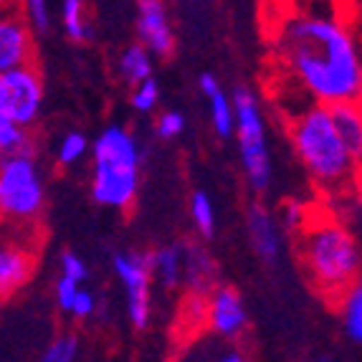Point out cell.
Instances as JSON below:
<instances>
[{"label":"cell","instance_id":"14","mask_svg":"<svg viewBox=\"0 0 362 362\" xmlns=\"http://www.w3.org/2000/svg\"><path fill=\"white\" fill-rule=\"evenodd\" d=\"M216 261L206 248L198 243L182 246V284L187 286V294L208 296L216 289Z\"/></svg>","mask_w":362,"mask_h":362},{"label":"cell","instance_id":"35","mask_svg":"<svg viewBox=\"0 0 362 362\" xmlns=\"http://www.w3.org/2000/svg\"><path fill=\"white\" fill-rule=\"evenodd\" d=\"M357 107L362 109V91H360V97H357Z\"/></svg>","mask_w":362,"mask_h":362},{"label":"cell","instance_id":"11","mask_svg":"<svg viewBox=\"0 0 362 362\" xmlns=\"http://www.w3.org/2000/svg\"><path fill=\"white\" fill-rule=\"evenodd\" d=\"M36 251L25 241L0 238V302L18 294L33 276Z\"/></svg>","mask_w":362,"mask_h":362},{"label":"cell","instance_id":"16","mask_svg":"<svg viewBox=\"0 0 362 362\" xmlns=\"http://www.w3.org/2000/svg\"><path fill=\"white\" fill-rule=\"evenodd\" d=\"M198 84L200 91L211 102V122H213V129L218 132V137L233 134V99L221 89V84H218V78L213 74H203Z\"/></svg>","mask_w":362,"mask_h":362},{"label":"cell","instance_id":"19","mask_svg":"<svg viewBox=\"0 0 362 362\" xmlns=\"http://www.w3.org/2000/svg\"><path fill=\"white\" fill-rule=\"evenodd\" d=\"M152 276H157L168 289L182 284V246H163L152 254Z\"/></svg>","mask_w":362,"mask_h":362},{"label":"cell","instance_id":"13","mask_svg":"<svg viewBox=\"0 0 362 362\" xmlns=\"http://www.w3.org/2000/svg\"><path fill=\"white\" fill-rule=\"evenodd\" d=\"M246 230L256 256L264 264L272 266L281 259V226L276 216L259 200H254L246 211Z\"/></svg>","mask_w":362,"mask_h":362},{"label":"cell","instance_id":"30","mask_svg":"<svg viewBox=\"0 0 362 362\" xmlns=\"http://www.w3.org/2000/svg\"><path fill=\"white\" fill-rule=\"evenodd\" d=\"M97 307H99V299L94 296V291H89L86 286H81L69 314H74V317H78V320H89V317L97 314Z\"/></svg>","mask_w":362,"mask_h":362},{"label":"cell","instance_id":"33","mask_svg":"<svg viewBox=\"0 0 362 362\" xmlns=\"http://www.w3.org/2000/svg\"><path fill=\"white\" fill-rule=\"evenodd\" d=\"M312 362H334L332 357H317V360H312Z\"/></svg>","mask_w":362,"mask_h":362},{"label":"cell","instance_id":"15","mask_svg":"<svg viewBox=\"0 0 362 362\" xmlns=\"http://www.w3.org/2000/svg\"><path fill=\"white\" fill-rule=\"evenodd\" d=\"M329 115H332L344 147L350 152L357 175H362V109L357 107V102L337 104V107H329Z\"/></svg>","mask_w":362,"mask_h":362},{"label":"cell","instance_id":"7","mask_svg":"<svg viewBox=\"0 0 362 362\" xmlns=\"http://www.w3.org/2000/svg\"><path fill=\"white\" fill-rule=\"evenodd\" d=\"M43 107V76L36 66L0 74V112L28 129Z\"/></svg>","mask_w":362,"mask_h":362},{"label":"cell","instance_id":"32","mask_svg":"<svg viewBox=\"0 0 362 362\" xmlns=\"http://www.w3.org/2000/svg\"><path fill=\"white\" fill-rule=\"evenodd\" d=\"M218 362H246L241 352H226L223 357H218Z\"/></svg>","mask_w":362,"mask_h":362},{"label":"cell","instance_id":"2","mask_svg":"<svg viewBox=\"0 0 362 362\" xmlns=\"http://www.w3.org/2000/svg\"><path fill=\"white\" fill-rule=\"evenodd\" d=\"M296 256L312 289L329 304L360 281L362 256L355 235L327 213L309 211L307 226L296 233Z\"/></svg>","mask_w":362,"mask_h":362},{"label":"cell","instance_id":"22","mask_svg":"<svg viewBox=\"0 0 362 362\" xmlns=\"http://www.w3.org/2000/svg\"><path fill=\"white\" fill-rule=\"evenodd\" d=\"M190 216H193V223L198 228V233L203 238H211L216 233V208H213V200L206 190H195L193 198H190Z\"/></svg>","mask_w":362,"mask_h":362},{"label":"cell","instance_id":"23","mask_svg":"<svg viewBox=\"0 0 362 362\" xmlns=\"http://www.w3.org/2000/svg\"><path fill=\"white\" fill-rule=\"evenodd\" d=\"M89 152V139L84 132H69L61 137L59 147H56V163L61 168H71V165L81 163L84 155Z\"/></svg>","mask_w":362,"mask_h":362},{"label":"cell","instance_id":"20","mask_svg":"<svg viewBox=\"0 0 362 362\" xmlns=\"http://www.w3.org/2000/svg\"><path fill=\"white\" fill-rule=\"evenodd\" d=\"M337 309L342 314V327L347 337L362 344V281L347 289V294L337 302Z\"/></svg>","mask_w":362,"mask_h":362},{"label":"cell","instance_id":"34","mask_svg":"<svg viewBox=\"0 0 362 362\" xmlns=\"http://www.w3.org/2000/svg\"><path fill=\"white\" fill-rule=\"evenodd\" d=\"M8 8H11V6H8V3H0V13H3V11H8Z\"/></svg>","mask_w":362,"mask_h":362},{"label":"cell","instance_id":"1","mask_svg":"<svg viewBox=\"0 0 362 362\" xmlns=\"http://www.w3.org/2000/svg\"><path fill=\"white\" fill-rule=\"evenodd\" d=\"M279 74L320 107L357 102L362 91V49L339 16L289 13L272 30Z\"/></svg>","mask_w":362,"mask_h":362},{"label":"cell","instance_id":"10","mask_svg":"<svg viewBox=\"0 0 362 362\" xmlns=\"http://www.w3.org/2000/svg\"><path fill=\"white\" fill-rule=\"evenodd\" d=\"M137 38L152 56H170L175 51V30L168 6L160 0H142L137 6Z\"/></svg>","mask_w":362,"mask_h":362},{"label":"cell","instance_id":"29","mask_svg":"<svg viewBox=\"0 0 362 362\" xmlns=\"http://www.w3.org/2000/svg\"><path fill=\"white\" fill-rule=\"evenodd\" d=\"M155 127H157V134L163 139H173L185 129V117H182L180 112H175V109H170V112H163V115L157 117Z\"/></svg>","mask_w":362,"mask_h":362},{"label":"cell","instance_id":"17","mask_svg":"<svg viewBox=\"0 0 362 362\" xmlns=\"http://www.w3.org/2000/svg\"><path fill=\"white\" fill-rule=\"evenodd\" d=\"M117 74L124 84H132L134 89L137 84L152 78V54L139 43H129L117 59Z\"/></svg>","mask_w":362,"mask_h":362},{"label":"cell","instance_id":"24","mask_svg":"<svg viewBox=\"0 0 362 362\" xmlns=\"http://www.w3.org/2000/svg\"><path fill=\"white\" fill-rule=\"evenodd\" d=\"M21 8V16H23L25 25L30 28L33 36H46L51 30V23H54V13H51V6L46 0H28L25 6Z\"/></svg>","mask_w":362,"mask_h":362},{"label":"cell","instance_id":"8","mask_svg":"<svg viewBox=\"0 0 362 362\" xmlns=\"http://www.w3.org/2000/svg\"><path fill=\"white\" fill-rule=\"evenodd\" d=\"M115 274L127 294V314L132 327L145 329L150 322L152 307V254L139 251H119L115 254Z\"/></svg>","mask_w":362,"mask_h":362},{"label":"cell","instance_id":"26","mask_svg":"<svg viewBox=\"0 0 362 362\" xmlns=\"http://www.w3.org/2000/svg\"><path fill=\"white\" fill-rule=\"evenodd\" d=\"M78 355V339L74 334H61L43 350L38 362H74Z\"/></svg>","mask_w":362,"mask_h":362},{"label":"cell","instance_id":"21","mask_svg":"<svg viewBox=\"0 0 362 362\" xmlns=\"http://www.w3.org/2000/svg\"><path fill=\"white\" fill-rule=\"evenodd\" d=\"M21 152H33L28 129L18 127L16 122H11L0 112V157L21 155Z\"/></svg>","mask_w":362,"mask_h":362},{"label":"cell","instance_id":"12","mask_svg":"<svg viewBox=\"0 0 362 362\" xmlns=\"http://www.w3.org/2000/svg\"><path fill=\"white\" fill-rule=\"evenodd\" d=\"M206 325L221 337H238L248 327V314L241 294L230 286H216L208 294Z\"/></svg>","mask_w":362,"mask_h":362},{"label":"cell","instance_id":"4","mask_svg":"<svg viewBox=\"0 0 362 362\" xmlns=\"http://www.w3.org/2000/svg\"><path fill=\"white\" fill-rule=\"evenodd\" d=\"M139 190V145L129 129L112 124L91 145V195L99 206L127 211Z\"/></svg>","mask_w":362,"mask_h":362},{"label":"cell","instance_id":"31","mask_svg":"<svg viewBox=\"0 0 362 362\" xmlns=\"http://www.w3.org/2000/svg\"><path fill=\"white\" fill-rule=\"evenodd\" d=\"M78 289H81V284H76V281H71L66 276H59V281H56V302H59L61 312H71V304L76 299Z\"/></svg>","mask_w":362,"mask_h":362},{"label":"cell","instance_id":"18","mask_svg":"<svg viewBox=\"0 0 362 362\" xmlns=\"http://www.w3.org/2000/svg\"><path fill=\"white\" fill-rule=\"evenodd\" d=\"M61 28L71 41L84 43L94 36V28H91V18H89V8L81 3V0H64L61 3Z\"/></svg>","mask_w":362,"mask_h":362},{"label":"cell","instance_id":"3","mask_svg":"<svg viewBox=\"0 0 362 362\" xmlns=\"http://www.w3.org/2000/svg\"><path fill=\"white\" fill-rule=\"evenodd\" d=\"M291 147L322 193H344L357 177L352 157L334 127L329 107L309 104L286 122Z\"/></svg>","mask_w":362,"mask_h":362},{"label":"cell","instance_id":"9","mask_svg":"<svg viewBox=\"0 0 362 362\" xmlns=\"http://www.w3.org/2000/svg\"><path fill=\"white\" fill-rule=\"evenodd\" d=\"M36 41L25 25L21 8L11 6L0 13V74L36 66Z\"/></svg>","mask_w":362,"mask_h":362},{"label":"cell","instance_id":"27","mask_svg":"<svg viewBox=\"0 0 362 362\" xmlns=\"http://www.w3.org/2000/svg\"><path fill=\"white\" fill-rule=\"evenodd\" d=\"M157 102H160V86H157L155 78H147V81L137 84L132 89V97H129V104H132L137 112H142V115L152 112V109L157 107Z\"/></svg>","mask_w":362,"mask_h":362},{"label":"cell","instance_id":"5","mask_svg":"<svg viewBox=\"0 0 362 362\" xmlns=\"http://www.w3.org/2000/svg\"><path fill=\"white\" fill-rule=\"evenodd\" d=\"M46 206V182L33 152L0 157V221L36 223Z\"/></svg>","mask_w":362,"mask_h":362},{"label":"cell","instance_id":"28","mask_svg":"<svg viewBox=\"0 0 362 362\" xmlns=\"http://www.w3.org/2000/svg\"><path fill=\"white\" fill-rule=\"evenodd\" d=\"M61 276L71 279L76 284H84L86 276H89V269H86L84 259H78L74 251H64L61 254Z\"/></svg>","mask_w":362,"mask_h":362},{"label":"cell","instance_id":"25","mask_svg":"<svg viewBox=\"0 0 362 362\" xmlns=\"http://www.w3.org/2000/svg\"><path fill=\"white\" fill-rule=\"evenodd\" d=\"M309 211L312 208L304 206L302 200L296 198H289L281 203V211H279V226H281V230H286V233H299V230L307 226V218H309Z\"/></svg>","mask_w":362,"mask_h":362},{"label":"cell","instance_id":"6","mask_svg":"<svg viewBox=\"0 0 362 362\" xmlns=\"http://www.w3.org/2000/svg\"><path fill=\"white\" fill-rule=\"evenodd\" d=\"M230 99H233V134L238 139L243 175L251 190L266 193L272 185V152H269L259 97L248 86H238Z\"/></svg>","mask_w":362,"mask_h":362}]
</instances>
